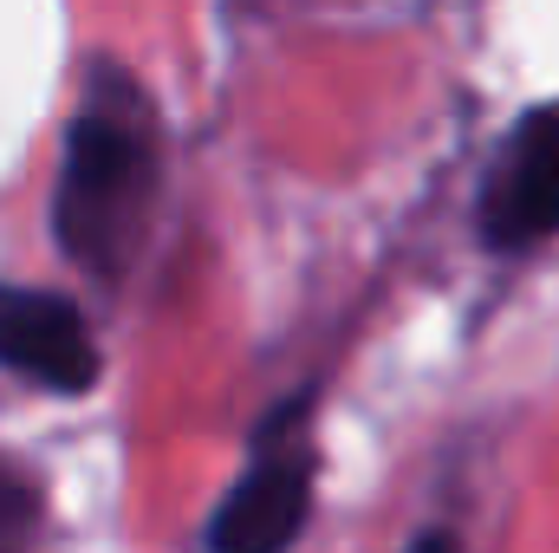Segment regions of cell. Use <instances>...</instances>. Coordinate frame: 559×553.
Returning a JSON list of instances; mask_svg holds the SVG:
<instances>
[{
    "label": "cell",
    "mask_w": 559,
    "mask_h": 553,
    "mask_svg": "<svg viewBox=\"0 0 559 553\" xmlns=\"http://www.w3.org/2000/svg\"><path fill=\"white\" fill-rule=\"evenodd\" d=\"M39 534V482L26 475V462L0 456V553H26Z\"/></svg>",
    "instance_id": "obj_5"
},
{
    "label": "cell",
    "mask_w": 559,
    "mask_h": 553,
    "mask_svg": "<svg viewBox=\"0 0 559 553\" xmlns=\"http://www.w3.org/2000/svg\"><path fill=\"white\" fill-rule=\"evenodd\" d=\"M306 508H312V449L293 430L274 423V436L254 456V469L215 508L209 553H286L299 541Z\"/></svg>",
    "instance_id": "obj_4"
},
{
    "label": "cell",
    "mask_w": 559,
    "mask_h": 553,
    "mask_svg": "<svg viewBox=\"0 0 559 553\" xmlns=\"http://www.w3.org/2000/svg\"><path fill=\"white\" fill-rule=\"evenodd\" d=\"M0 365L33 378L39 391L79 398L98 385V339L66 293L0 280Z\"/></svg>",
    "instance_id": "obj_3"
},
{
    "label": "cell",
    "mask_w": 559,
    "mask_h": 553,
    "mask_svg": "<svg viewBox=\"0 0 559 553\" xmlns=\"http://www.w3.org/2000/svg\"><path fill=\"white\" fill-rule=\"evenodd\" d=\"M156 189V138L150 111L124 85L118 98L92 92L85 111L66 131V163H59V196H52V228L59 248L98 274H111L143 228Z\"/></svg>",
    "instance_id": "obj_1"
},
{
    "label": "cell",
    "mask_w": 559,
    "mask_h": 553,
    "mask_svg": "<svg viewBox=\"0 0 559 553\" xmlns=\"http://www.w3.org/2000/svg\"><path fill=\"white\" fill-rule=\"evenodd\" d=\"M411 553H462V548H455V534H442V528H429V534H423V541H417Z\"/></svg>",
    "instance_id": "obj_6"
},
{
    "label": "cell",
    "mask_w": 559,
    "mask_h": 553,
    "mask_svg": "<svg viewBox=\"0 0 559 553\" xmlns=\"http://www.w3.org/2000/svg\"><path fill=\"white\" fill-rule=\"evenodd\" d=\"M547 235H559V105H534L481 183V242L495 255H521Z\"/></svg>",
    "instance_id": "obj_2"
}]
</instances>
